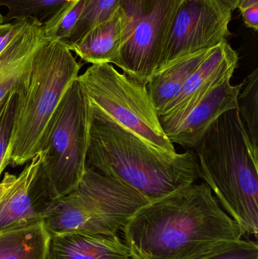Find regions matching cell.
Masks as SVG:
<instances>
[{
    "mask_svg": "<svg viewBox=\"0 0 258 259\" xmlns=\"http://www.w3.org/2000/svg\"><path fill=\"white\" fill-rule=\"evenodd\" d=\"M123 231L132 259H195L243 236L206 183L148 202Z\"/></svg>",
    "mask_w": 258,
    "mask_h": 259,
    "instance_id": "cell-1",
    "label": "cell"
},
{
    "mask_svg": "<svg viewBox=\"0 0 258 259\" xmlns=\"http://www.w3.org/2000/svg\"><path fill=\"white\" fill-rule=\"evenodd\" d=\"M91 115L86 167L130 186L149 202L199 179L195 150L162 153L116 123Z\"/></svg>",
    "mask_w": 258,
    "mask_h": 259,
    "instance_id": "cell-2",
    "label": "cell"
},
{
    "mask_svg": "<svg viewBox=\"0 0 258 259\" xmlns=\"http://www.w3.org/2000/svg\"><path fill=\"white\" fill-rule=\"evenodd\" d=\"M202 178L242 235L258 233V154L237 109L221 115L195 148Z\"/></svg>",
    "mask_w": 258,
    "mask_h": 259,
    "instance_id": "cell-3",
    "label": "cell"
},
{
    "mask_svg": "<svg viewBox=\"0 0 258 259\" xmlns=\"http://www.w3.org/2000/svg\"><path fill=\"white\" fill-rule=\"evenodd\" d=\"M66 42L48 39L36 53L28 83L18 93L3 170L23 165L40 152L55 112L82 68Z\"/></svg>",
    "mask_w": 258,
    "mask_h": 259,
    "instance_id": "cell-4",
    "label": "cell"
},
{
    "mask_svg": "<svg viewBox=\"0 0 258 259\" xmlns=\"http://www.w3.org/2000/svg\"><path fill=\"white\" fill-rule=\"evenodd\" d=\"M91 118L87 97L76 78L67 88L51 118L32 187L45 210L51 202L73 191L84 176Z\"/></svg>",
    "mask_w": 258,
    "mask_h": 259,
    "instance_id": "cell-5",
    "label": "cell"
},
{
    "mask_svg": "<svg viewBox=\"0 0 258 259\" xmlns=\"http://www.w3.org/2000/svg\"><path fill=\"white\" fill-rule=\"evenodd\" d=\"M148 202L130 186L86 167L78 186L51 202L44 223L50 235L71 232L115 235Z\"/></svg>",
    "mask_w": 258,
    "mask_h": 259,
    "instance_id": "cell-6",
    "label": "cell"
},
{
    "mask_svg": "<svg viewBox=\"0 0 258 259\" xmlns=\"http://www.w3.org/2000/svg\"><path fill=\"white\" fill-rule=\"evenodd\" d=\"M77 79L92 113L130 131L162 153H177L164 132L146 86L109 63L92 65Z\"/></svg>",
    "mask_w": 258,
    "mask_h": 259,
    "instance_id": "cell-7",
    "label": "cell"
},
{
    "mask_svg": "<svg viewBox=\"0 0 258 259\" xmlns=\"http://www.w3.org/2000/svg\"><path fill=\"white\" fill-rule=\"evenodd\" d=\"M181 0H121L123 44L112 65L146 86L159 68L174 15Z\"/></svg>",
    "mask_w": 258,
    "mask_h": 259,
    "instance_id": "cell-8",
    "label": "cell"
},
{
    "mask_svg": "<svg viewBox=\"0 0 258 259\" xmlns=\"http://www.w3.org/2000/svg\"><path fill=\"white\" fill-rule=\"evenodd\" d=\"M232 13L221 0H181L156 73L184 56L228 40Z\"/></svg>",
    "mask_w": 258,
    "mask_h": 259,
    "instance_id": "cell-9",
    "label": "cell"
},
{
    "mask_svg": "<svg viewBox=\"0 0 258 259\" xmlns=\"http://www.w3.org/2000/svg\"><path fill=\"white\" fill-rule=\"evenodd\" d=\"M239 65V56L228 40L212 49L185 83L178 97L159 117L163 131L177 124L212 88L227 77H233Z\"/></svg>",
    "mask_w": 258,
    "mask_h": 259,
    "instance_id": "cell-10",
    "label": "cell"
},
{
    "mask_svg": "<svg viewBox=\"0 0 258 259\" xmlns=\"http://www.w3.org/2000/svg\"><path fill=\"white\" fill-rule=\"evenodd\" d=\"M226 77L212 88L177 124L164 132L173 144L195 150L212 124L226 112L237 109L243 83L233 85Z\"/></svg>",
    "mask_w": 258,
    "mask_h": 259,
    "instance_id": "cell-11",
    "label": "cell"
},
{
    "mask_svg": "<svg viewBox=\"0 0 258 259\" xmlns=\"http://www.w3.org/2000/svg\"><path fill=\"white\" fill-rule=\"evenodd\" d=\"M16 30L0 53V103L13 91L27 86L36 53L48 40L42 23L37 20H17Z\"/></svg>",
    "mask_w": 258,
    "mask_h": 259,
    "instance_id": "cell-12",
    "label": "cell"
},
{
    "mask_svg": "<svg viewBox=\"0 0 258 259\" xmlns=\"http://www.w3.org/2000/svg\"><path fill=\"white\" fill-rule=\"evenodd\" d=\"M125 243L115 235L71 232L51 235L48 259H130Z\"/></svg>",
    "mask_w": 258,
    "mask_h": 259,
    "instance_id": "cell-13",
    "label": "cell"
},
{
    "mask_svg": "<svg viewBox=\"0 0 258 259\" xmlns=\"http://www.w3.org/2000/svg\"><path fill=\"white\" fill-rule=\"evenodd\" d=\"M40 162L41 153L39 152L29 161L0 199V231L44 219L45 211L38 203L32 190Z\"/></svg>",
    "mask_w": 258,
    "mask_h": 259,
    "instance_id": "cell-14",
    "label": "cell"
},
{
    "mask_svg": "<svg viewBox=\"0 0 258 259\" xmlns=\"http://www.w3.org/2000/svg\"><path fill=\"white\" fill-rule=\"evenodd\" d=\"M124 34V17L119 7L107 21L92 28L77 42L67 45L86 63L112 64L122 46Z\"/></svg>",
    "mask_w": 258,
    "mask_h": 259,
    "instance_id": "cell-15",
    "label": "cell"
},
{
    "mask_svg": "<svg viewBox=\"0 0 258 259\" xmlns=\"http://www.w3.org/2000/svg\"><path fill=\"white\" fill-rule=\"evenodd\" d=\"M213 48L184 56L151 77L147 90L159 117L178 97L188 79Z\"/></svg>",
    "mask_w": 258,
    "mask_h": 259,
    "instance_id": "cell-16",
    "label": "cell"
},
{
    "mask_svg": "<svg viewBox=\"0 0 258 259\" xmlns=\"http://www.w3.org/2000/svg\"><path fill=\"white\" fill-rule=\"evenodd\" d=\"M50 235L44 220L0 231V259H48Z\"/></svg>",
    "mask_w": 258,
    "mask_h": 259,
    "instance_id": "cell-17",
    "label": "cell"
},
{
    "mask_svg": "<svg viewBox=\"0 0 258 259\" xmlns=\"http://www.w3.org/2000/svg\"><path fill=\"white\" fill-rule=\"evenodd\" d=\"M237 110L253 150L258 154V69L244 80Z\"/></svg>",
    "mask_w": 258,
    "mask_h": 259,
    "instance_id": "cell-18",
    "label": "cell"
},
{
    "mask_svg": "<svg viewBox=\"0 0 258 259\" xmlns=\"http://www.w3.org/2000/svg\"><path fill=\"white\" fill-rule=\"evenodd\" d=\"M66 3L65 0H0V6L8 9L3 23L27 18L43 23Z\"/></svg>",
    "mask_w": 258,
    "mask_h": 259,
    "instance_id": "cell-19",
    "label": "cell"
},
{
    "mask_svg": "<svg viewBox=\"0 0 258 259\" xmlns=\"http://www.w3.org/2000/svg\"><path fill=\"white\" fill-rule=\"evenodd\" d=\"M121 0H84L83 11L67 44H74L92 28L111 18L120 7Z\"/></svg>",
    "mask_w": 258,
    "mask_h": 259,
    "instance_id": "cell-20",
    "label": "cell"
},
{
    "mask_svg": "<svg viewBox=\"0 0 258 259\" xmlns=\"http://www.w3.org/2000/svg\"><path fill=\"white\" fill-rule=\"evenodd\" d=\"M84 0L67 2L53 16L42 23L44 33L49 40L67 42L83 11Z\"/></svg>",
    "mask_w": 258,
    "mask_h": 259,
    "instance_id": "cell-21",
    "label": "cell"
},
{
    "mask_svg": "<svg viewBox=\"0 0 258 259\" xmlns=\"http://www.w3.org/2000/svg\"><path fill=\"white\" fill-rule=\"evenodd\" d=\"M18 93H9L0 103V177L4 171L3 164L12 135L15 112H16Z\"/></svg>",
    "mask_w": 258,
    "mask_h": 259,
    "instance_id": "cell-22",
    "label": "cell"
},
{
    "mask_svg": "<svg viewBox=\"0 0 258 259\" xmlns=\"http://www.w3.org/2000/svg\"><path fill=\"white\" fill-rule=\"evenodd\" d=\"M195 259H258L257 243L240 239L221 245Z\"/></svg>",
    "mask_w": 258,
    "mask_h": 259,
    "instance_id": "cell-23",
    "label": "cell"
},
{
    "mask_svg": "<svg viewBox=\"0 0 258 259\" xmlns=\"http://www.w3.org/2000/svg\"><path fill=\"white\" fill-rule=\"evenodd\" d=\"M17 24H18L17 20L11 22L0 24V53L6 48V46L12 39L16 30Z\"/></svg>",
    "mask_w": 258,
    "mask_h": 259,
    "instance_id": "cell-24",
    "label": "cell"
},
{
    "mask_svg": "<svg viewBox=\"0 0 258 259\" xmlns=\"http://www.w3.org/2000/svg\"><path fill=\"white\" fill-rule=\"evenodd\" d=\"M245 25L257 31L258 30V5L240 11Z\"/></svg>",
    "mask_w": 258,
    "mask_h": 259,
    "instance_id": "cell-25",
    "label": "cell"
},
{
    "mask_svg": "<svg viewBox=\"0 0 258 259\" xmlns=\"http://www.w3.org/2000/svg\"><path fill=\"white\" fill-rule=\"evenodd\" d=\"M17 176L12 174L6 172L3 180L0 182V199L3 197L6 191L12 187V184L16 181Z\"/></svg>",
    "mask_w": 258,
    "mask_h": 259,
    "instance_id": "cell-26",
    "label": "cell"
},
{
    "mask_svg": "<svg viewBox=\"0 0 258 259\" xmlns=\"http://www.w3.org/2000/svg\"><path fill=\"white\" fill-rule=\"evenodd\" d=\"M258 5V0H239L237 9L239 11Z\"/></svg>",
    "mask_w": 258,
    "mask_h": 259,
    "instance_id": "cell-27",
    "label": "cell"
},
{
    "mask_svg": "<svg viewBox=\"0 0 258 259\" xmlns=\"http://www.w3.org/2000/svg\"><path fill=\"white\" fill-rule=\"evenodd\" d=\"M224 4L227 5L232 11H234L237 9L238 4H239V0H221Z\"/></svg>",
    "mask_w": 258,
    "mask_h": 259,
    "instance_id": "cell-28",
    "label": "cell"
},
{
    "mask_svg": "<svg viewBox=\"0 0 258 259\" xmlns=\"http://www.w3.org/2000/svg\"><path fill=\"white\" fill-rule=\"evenodd\" d=\"M3 23V15H2L1 12H0V24Z\"/></svg>",
    "mask_w": 258,
    "mask_h": 259,
    "instance_id": "cell-29",
    "label": "cell"
},
{
    "mask_svg": "<svg viewBox=\"0 0 258 259\" xmlns=\"http://www.w3.org/2000/svg\"><path fill=\"white\" fill-rule=\"evenodd\" d=\"M65 1H66V2H71V1H74V0H65Z\"/></svg>",
    "mask_w": 258,
    "mask_h": 259,
    "instance_id": "cell-30",
    "label": "cell"
}]
</instances>
